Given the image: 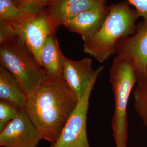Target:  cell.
I'll return each instance as SVG.
<instances>
[{"instance_id": "1", "label": "cell", "mask_w": 147, "mask_h": 147, "mask_svg": "<svg viewBox=\"0 0 147 147\" xmlns=\"http://www.w3.org/2000/svg\"><path fill=\"white\" fill-rule=\"evenodd\" d=\"M63 79L47 76L26 96L25 109L42 140L55 143L79 102Z\"/></svg>"}, {"instance_id": "2", "label": "cell", "mask_w": 147, "mask_h": 147, "mask_svg": "<svg viewBox=\"0 0 147 147\" xmlns=\"http://www.w3.org/2000/svg\"><path fill=\"white\" fill-rule=\"evenodd\" d=\"M108 8V13L100 30L84 44V53L100 63L104 62L116 53V44L121 39L135 34V22L141 17L126 1L111 5Z\"/></svg>"}, {"instance_id": "3", "label": "cell", "mask_w": 147, "mask_h": 147, "mask_svg": "<svg viewBox=\"0 0 147 147\" xmlns=\"http://www.w3.org/2000/svg\"><path fill=\"white\" fill-rule=\"evenodd\" d=\"M138 79V70L131 59L125 55H117L112 63L109 78L115 99L111 124L116 147H127V107Z\"/></svg>"}, {"instance_id": "4", "label": "cell", "mask_w": 147, "mask_h": 147, "mask_svg": "<svg viewBox=\"0 0 147 147\" xmlns=\"http://www.w3.org/2000/svg\"><path fill=\"white\" fill-rule=\"evenodd\" d=\"M0 63L13 74L26 96L47 77L19 37L0 44Z\"/></svg>"}, {"instance_id": "5", "label": "cell", "mask_w": 147, "mask_h": 147, "mask_svg": "<svg viewBox=\"0 0 147 147\" xmlns=\"http://www.w3.org/2000/svg\"><path fill=\"white\" fill-rule=\"evenodd\" d=\"M11 24L18 36L25 42L40 65L43 47L47 38L55 34L57 28L47 9L26 20Z\"/></svg>"}, {"instance_id": "6", "label": "cell", "mask_w": 147, "mask_h": 147, "mask_svg": "<svg viewBox=\"0 0 147 147\" xmlns=\"http://www.w3.org/2000/svg\"><path fill=\"white\" fill-rule=\"evenodd\" d=\"M97 79L90 83L84 96L79 100L55 143L50 147H90L87 135V119L89 98Z\"/></svg>"}, {"instance_id": "7", "label": "cell", "mask_w": 147, "mask_h": 147, "mask_svg": "<svg viewBox=\"0 0 147 147\" xmlns=\"http://www.w3.org/2000/svg\"><path fill=\"white\" fill-rule=\"evenodd\" d=\"M42 140L25 108L21 109L18 115L0 131L1 147H38Z\"/></svg>"}, {"instance_id": "8", "label": "cell", "mask_w": 147, "mask_h": 147, "mask_svg": "<svg viewBox=\"0 0 147 147\" xmlns=\"http://www.w3.org/2000/svg\"><path fill=\"white\" fill-rule=\"evenodd\" d=\"M63 79L76 95L79 100L86 94L91 82L98 79L104 67L92 68V60L86 57L80 60H73L63 57Z\"/></svg>"}, {"instance_id": "9", "label": "cell", "mask_w": 147, "mask_h": 147, "mask_svg": "<svg viewBox=\"0 0 147 147\" xmlns=\"http://www.w3.org/2000/svg\"><path fill=\"white\" fill-rule=\"evenodd\" d=\"M115 52L133 61L138 70V80L144 78L147 68V23L140 22L135 35L121 39L116 44Z\"/></svg>"}, {"instance_id": "10", "label": "cell", "mask_w": 147, "mask_h": 147, "mask_svg": "<svg viewBox=\"0 0 147 147\" xmlns=\"http://www.w3.org/2000/svg\"><path fill=\"white\" fill-rule=\"evenodd\" d=\"M106 0H51L47 9L57 27L84 11L105 5Z\"/></svg>"}, {"instance_id": "11", "label": "cell", "mask_w": 147, "mask_h": 147, "mask_svg": "<svg viewBox=\"0 0 147 147\" xmlns=\"http://www.w3.org/2000/svg\"><path fill=\"white\" fill-rule=\"evenodd\" d=\"M108 7L103 5L84 11L63 26L69 31L79 34L84 41L93 37L100 30L108 13Z\"/></svg>"}, {"instance_id": "12", "label": "cell", "mask_w": 147, "mask_h": 147, "mask_svg": "<svg viewBox=\"0 0 147 147\" xmlns=\"http://www.w3.org/2000/svg\"><path fill=\"white\" fill-rule=\"evenodd\" d=\"M55 35L47 38L40 56V65L47 76L63 79V57Z\"/></svg>"}, {"instance_id": "13", "label": "cell", "mask_w": 147, "mask_h": 147, "mask_svg": "<svg viewBox=\"0 0 147 147\" xmlns=\"http://www.w3.org/2000/svg\"><path fill=\"white\" fill-rule=\"evenodd\" d=\"M0 98L25 108L26 95L13 74L2 65L0 66Z\"/></svg>"}, {"instance_id": "14", "label": "cell", "mask_w": 147, "mask_h": 147, "mask_svg": "<svg viewBox=\"0 0 147 147\" xmlns=\"http://www.w3.org/2000/svg\"><path fill=\"white\" fill-rule=\"evenodd\" d=\"M31 16L19 9L13 0H0V19L12 24L26 20Z\"/></svg>"}, {"instance_id": "15", "label": "cell", "mask_w": 147, "mask_h": 147, "mask_svg": "<svg viewBox=\"0 0 147 147\" xmlns=\"http://www.w3.org/2000/svg\"><path fill=\"white\" fill-rule=\"evenodd\" d=\"M134 107L138 115L147 127V84L137 82L134 90Z\"/></svg>"}, {"instance_id": "16", "label": "cell", "mask_w": 147, "mask_h": 147, "mask_svg": "<svg viewBox=\"0 0 147 147\" xmlns=\"http://www.w3.org/2000/svg\"><path fill=\"white\" fill-rule=\"evenodd\" d=\"M22 108L16 104L6 101H0V131L18 115Z\"/></svg>"}, {"instance_id": "17", "label": "cell", "mask_w": 147, "mask_h": 147, "mask_svg": "<svg viewBox=\"0 0 147 147\" xmlns=\"http://www.w3.org/2000/svg\"><path fill=\"white\" fill-rule=\"evenodd\" d=\"M16 5L30 15H36L46 10L50 0H14Z\"/></svg>"}, {"instance_id": "18", "label": "cell", "mask_w": 147, "mask_h": 147, "mask_svg": "<svg viewBox=\"0 0 147 147\" xmlns=\"http://www.w3.org/2000/svg\"><path fill=\"white\" fill-rule=\"evenodd\" d=\"M18 37L13 25L8 21L0 19V44L8 42Z\"/></svg>"}, {"instance_id": "19", "label": "cell", "mask_w": 147, "mask_h": 147, "mask_svg": "<svg viewBox=\"0 0 147 147\" xmlns=\"http://www.w3.org/2000/svg\"><path fill=\"white\" fill-rule=\"evenodd\" d=\"M130 4L134 5L143 21L147 23V0H126Z\"/></svg>"}, {"instance_id": "20", "label": "cell", "mask_w": 147, "mask_h": 147, "mask_svg": "<svg viewBox=\"0 0 147 147\" xmlns=\"http://www.w3.org/2000/svg\"><path fill=\"white\" fill-rule=\"evenodd\" d=\"M138 82H141L147 83V70H146V75H145L144 77L142 79L138 80Z\"/></svg>"}, {"instance_id": "21", "label": "cell", "mask_w": 147, "mask_h": 147, "mask_svg": "<svg viewBox=\"0 0 147 147\" xmlns=\"http://www.w3.org/2000/svg\"><path fill=\"white\" fill-rule=\"evenodd\" d=\"M13 1H14V0H13Z\"/></svg>"}, {"instance_id": "22", "label": "cell", "mask_w": 147, "mask_h": 147, "mask_svg": "<svg viewBox=\"0 0 147 147\" xmlns=\"http://www.w3.org/2000/svg\"><path fill=\"white\" fill-rule=\"evenodd\" d=\"M50 1H51V0H50Z\"/></svg>"}]
</instances>
